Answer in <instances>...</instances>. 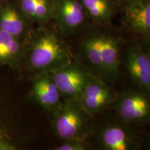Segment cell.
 I'll return each mask as SVG.
<instances>
[{"label":"cell","mask_w":150,"mask_h":150,"mask_svg":"<svg viewBox=\"0 0 150 150\" xmlns=\"http://www.w3.org/2000/svg\"><path fill=\"white\" fill-rule=\"evenodd\" d=\"M141 40V42L143 43L144 45H145L147 49L148 50V51L150 53V40H143V39H140ZM149 94H150V86H149Z\"/></svg>","instance_id":"cell-20"},{"label":"cell","mask_w":150,"mask_h":150,"mask_svg":"<svg viewBox=\"0 0 150 150\" xmlns=\"http://www.w3.org/2000/svg\"><path fill=\"white\" fill-rule=\"evenodd\" d=\"M23 147L10 113L0 101V150H18Z\"/></svg>","instance_id":"cell-16"},{"label":"cell","mask_w":150,"mask_h":150,"mask_svg":"<svg viewBox=\"0 0 150 150\" xmlns=\"http://www.w3.org/2000/svg\"><path fill=\"white\" fill-rule=\"evenodd\" d=\"M97 142L103 150H137L142 147L133 125L119 119L101 129Z\"/></svg>","instance_id":"cell-6"},{"label":"cell","mask_w":150,"mask_h":150,"mask_svg":"<svg viewBox=\"0 0 150 150\" xmlns=\"http://www.w3.org/2000/svg\"><path fill=\"white\" fill-rule=\"evenodd\" d=\"M120 14L127 31L136 38L150 40V0H132Z\"/></svg>","instance_id":"cell-10"},{"label":"cell","mask_w":150,"mask_h":150,"mask_svg":"<svg viewBox=\"0 0 150 150\" xmlns=\"http://www.w3.org/2000/svg\"><path fill=\"white\" fill-rule=\"evenodd\" d=\"M19 8L34 26L52 22L54 0H15Z\"/></svg>","instance_id":"cell-15"},{"label":"cell","mask_w":150,"mask_h":150,"mask_svg":"<svg viewBox=\"0 0 150 150\" xmlns=\"http://www.w3.org/2000/svg\"><path fill=\"white\" fill-rule=\"evenodd\" d=\"M108 82L91 75L78 101L89 115L104 112L115 102L117 95Z\"/></svg>","instance_id":"cell-9"},{"label":"cell","mask_w":150,"mask_h":150,"mask_svg":"<svg viewBox=\"0 0 150 150\" xmlns=\"http://www.w3.org/2000/svg\"><path fill=\"white\" fill-rule=\"evenodd\" d=\"M131 1H132V0H115V1L120 6V10L124 6H125L128 4L129 3H130Z\"/></svg>","instance_id":"cell-19"},{"label":"cell","mask_w":150,"mask_h":150,"mask_svg":"<svg viewBox=\"0 0 150 150\" xmlns=\"http://www.w3.org/2000/svg\"><path fill=\"white\" fill-rule=\"evenodd\" d=\"M24 40L22 70L32 75L51 73L74 59L66 38L52 22L35 26Z\"/></svg>","instance_id":"cell-2"},{"label":"cell","mask_w":150,"mask_h":150,"mask_svg":"<svg viewBox=\"0 0 150 150\" xmlns=\"http://www.w3.org/2000/svg\"><path fill=\"white\" fill-rule=\"evenodd\" d=\"M91 145L85 138H71L63 140L54 147L55 150H89Z\"/></svg>","instance_id":"cell-17"},{"label":"cell","mask_w":150,"mask_h":150,"mask_svg":"<svg viewBox=\"0 0 150 150\" xmlns=\"http://www.w3.org/2000/svg\"><path fill=\"white\" fill-rule=\"evenodd\" d=\"M117 118L133 126L150 125V94L136 87L117 94L114 102Z\"/></svg>","instance_id":"cell-4"},{"label":"cell","mask_w":150,"mask_h":150,"mask_svg":"<svg viewBox=\"0 0 150 150\" xmlns=\"http://www.w3.org/2000/svg\"><path fill=\"white\" fill-rule=\"evenodd\" d=\"M4 1V0H0V1Z\"/></svg>","instance_id":"cell-21"},{"label":"cell","mask_w":150,"mask_h":150,"mask_svg":"<svg viewBox=\"0 0 150 150\" xmlns=\"http://www.w3.org/2000/svg\"><path fill=\"white\" fill-rule=\"evenodd\" d=\"M24 52V40L0 30V67H8L20 71Z\"/></svg>","instance_id":"cell-14"},{"label":"cell","mask_w":150,"mask_h":150,"mask_svg":"<svg viewBox=\"0 0 150 150\" xmlns=\"http://www.w3.org/2000/svg\"><path fill=\"white\" fill-rule=\"evenodd\" d=\"M28 98L50 115L63 100L61 93L50 72L32 75Z\"/></svg>","instance_id":"cell-11"},{"label":"cell","mask_w":150,"mask_h":150,"mask_svg":"<svg viewBox=\"0 0 150 150\" xmlns=\"http://www.w3.org/2000/svg\"><path fill=\"white\" fill-rule=\"evenodd\" d=\"M77 60L93 76L106 82L120 78L122 66L121 37L112 26L91 24L77 36Z\"/></svg>","instance_id":"cell-1"},{"label":"cell","mask_w":150,"mask_h":150,"mask_svg":"<svg viewBox=\"0 0 150 150\" xmlns=\"http://www.w3.org/2000/svg\"><path fill=\"white\" fill-rule=\"evenodd\" d=\"M90 22L102 27L112 26L120 8L115 0H80Z\"/></svg>","instance_id":"cell-13"},{"label":"cell","mask_w":150,"mask_h":150,"mask_svg":"<svg viewBox=\"0 0 150 150\" xmlns=\"http://www.w3.org/2000/svg\"><path fill=\"white\" fill-rule=\"evenodd\" d=\"M34 27L15 0L0 1V30L24 40Z\"/></svg>","instance_id":"cell-12"},{"label":"cell","mask_w":150,"mask_h":150,"mask_svg":"<svg viewBox=\"0 0 150 150\" xmlns=\"http://www.w3.org/2000/svg\"><path fill=\"white\" fill-rule=\"evenodd\" d=\"M127 47L122 65L136 87L149 93L150 53L140 39Z\"/></svg>","instance_id":"cell-7"},{"label":"cell","mask_w":150,"mask_h":150,"mask_svg":"<svg viewBox=\"0 0 150 150\" xmlns=\"http://www.w3.org/2000/svg\"><path fill=\"white\" fill-rule=\"evenodd\" d=\"M52 132L60 141L71 138L88 139L93 132L91 118L76 100L63 99L50 114Z\"/></svg>","instance_id":"cell-3"},{"label":"cell","mask_w":150,"mask_h":150,"mask_svg":"<svg viewBox=\"0 0 150 150\" xmlns=\"http://www.w3.org/2000/svg\"><path fill=\"white\" fill-rule=\"evenodd\" d=\"M142 142L145 144L146 149L150 150V132L146 135Z\"/></svg>","instance_id":"cell-18"},{"label":"cell","mask_w":150,"mask_h":150,"mask_svg":"<svg viewBox=\"0 0 150 150\" xmlns=\"http://www.w3.org/2000/svg\"><path fill=\"white\" fill-rule=\"evenodd\" d=\"M51 74L63 99L76 101L92 75L76 59Z\"/></svg>","instance_id":"cell-8"},{"label":"cell","mask_w":150,"mask_h":150,"mask_svg":"<svg viewBox=\"0 0 150 150\" xmlns=\"http://www.w3.org/2000/svg\"><path fill=\"white\" fill-rule=\"evenodd\" d=\"M52 23L66 38L76 37L91 24L80 0H54Z\"/></svg>","instance_id":"cell-5"}]
</instances>
